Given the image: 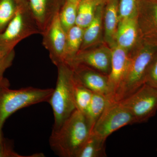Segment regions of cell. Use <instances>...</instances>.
Wrapping results in <instances>:
<instances>
[{
  "instance_id": "1",
  "label": "cell",
  "mask_w": 157,
  "mask_h": 157,
  "mask_svg": "<svg viewBox=\"0 0 157 157\" xmlns=\"http://www.w3.org/2000/svg\"><path fill=\"white\" fill-rule=\"evenodd\" d=\"M92 130L85 114L76 109L59 129L52 130L49 145L61 157H77Z\"/></svg>"
},
{
  "instance_id": "2",
  "label": "cell",
  "mask_w": 157,
  "mask_h": 157,
  "mask_svg": "<svg viewBox=\"0 0 157 157\" xmlns=\"http://www.w3.org/2000/svg\"><path fill=\"white\" fill-rule=\"evenodd\" d=\"M6 79L0 84V144L3 137L2 129L6 120L17 110L42 102H48L53 88L33 87L17 90L10 89Z\"/></svg>"
},
{
  "instance_id": "3",
  "label": "cell",
  "mask_w": 157,
  "mask_h": 157,
  "mask_svg": "<svg viewBox=\"0 0 157 157\" xmlns=\"http://www.w3.org/2000/svg\"><path fill=\"white\" fill-rule=\"evenodd\" d=\"M56 86L48 103L54 114L52 130L59 129L76 110L75 89L76 80L71 67L66 63L58 66Z\"/></svg>"
},
{
  "instance_id": "4",
  "label": "cell",
  "mask_w": 157,
  "mask_h": 157,
  "mask_svg": "<svg viewBox=\"0 0 157 157\" xmlns=\"http://www.w3.org/2000/svg\"><path fill=\"white\" fill-rule=\"evenodd\" d=\"M135 51L130 54L126 73L117 102L126 98L145 82L147 72L157 53V46L141 40Z\"/></svg>"
},
{
  "instance_id": "5",
  "label": "cell",
  "mask_w": 157,
  "mask_h": 157,
  "mask_svg": "<svg viewBox=\"0 0 157 157\" xmlns=\"http://www.w3.org/2000/svg\"><path fill=\"white\" fill-rule=\"evenodd\" d=\"M15 15L5 29L0 33V52L8 53L23 39L36 34H42L29 8L22 0H17Z\"/></svg>"
},
{
  "instance_id": "6",
  "label": "cell",
  "mask_w": 157,
  "mask_h": 157,
  "mask_svg": "<svg viewBox=\"0 0 157 157\" xmlns=\"http://www.w3.org/2000/svg\"><path fill=\"white\" fill-rule=\"evenodd\" d=\"M118 102L131 113L135 124L146 122L157 112V89L144 83Z\"/></svg>"
},
{
  "instance_id": "7",
  "label": "cell",
  "mask_w": 157,
  "mask_h": 157,
  "mask_svg": "<svg viewBox=\"0 0 157 157\" xmlns=\"http://www.w3.org/2000/svg\"><path fill=\"white\" fill-rule=\"evenodd\" d=\"M135 124V120L131 113L119 102H107L91 133L107 139L108 136L118 129Z\"/></svg>"
},
{
  "instance_id": "8",
  "label": "cell",
  "mask_w": 157,
  "mask_h": 157,
  "mask_svg": "<svg viewBox=\"0 0 157 157\" xmlns=\"http://www.w3.org/2000/svg\"><path fill=\"white\" fill-rule=\"evenodd\" d=\"M57 11L47 27L42 33L43 44L48 50L52 62L56 67L65 63L67 33L60 20Z\"/></svg>"
},
{
  "instance_id": "9",
  "label": "cell",
  "mask_w": 157,
  "mask_h": 157,
  "mask_svg": "<svg viewBox=\"0 0 157 157\" xmlns=\"http://www.w3.org/2000/svg\"><path fill=\"white\" fill-rule=\"evenodd\" d=\"M111 65L108 75L109 103L116 102L128 63V51L115 44L111 47Z\"/></svg>"
},
{
  "instance_id": "10",
  "label": "cell",
  "mask_w": 157,
  "mask_h": 157,
  "mask_svg": "<svg viewBox=\"0 0 157 157\" xmlns=\"http://www.w3.org/2000/svg\"><path fill=\"white\" fill-rule=\"evenodd\" d=\"M137 21L140 39L157 46V0H142Z\"/></svg>"
},
{
  "instance_id": "11",
  "label": "cell",
  "mask_w": 157,
  "mask_h": 157,
  "mask_svg": "<svg viewBox=\"0 0 157 157\" xmlns=\"http://www.w3.org/2000/svg\"><path fill=\"white\" fill-rule=\"evenodd\" d=\"M77 81L93 93L108 97V75L84 65H69Z\"/></svg>"
},
{
  "instance_id": "12",
  "label": "cell",
  "mask_w": 157,
  "mask_h": 157,
  "mask_svg": "<svg viewBox=\"0 0 157 157\" xmlns=\"http://www.w3.org/2000/svg\"><path fill=\"white\" fill-rule=\"evenodd\" d=\"M67 64L85 65L108 75L111 69V49L104 47L92 50L79 51Z\"/></svg>"
},
{
  "instance_id": "13",
  "label": "cell",
  "mask_w": 157,
  "mask_h": 157,
  "mask_svg": "<svg viewBox=\"0 0 157 157\" xmlns=\"http://www.w3.org/2000/svg\"><path fill=\"white\" fill-rule=\"evenodd\" d=\"M140 38L137 16L119 21L115 36L116 45L128 51L136 45Z\"/></svg>"
},
{
  "instance_id": "14",
  "label": "cell",
  "mask_w": 157,
  "mask_h": 157,
  "mask_svg": "<svg viewBox=\"0 0 157 157\" xmlns=\"http://www.w3.org/2000/svg\"><path fill=\"white\" fill-rule=\"evenodd\" d=\"M119 0H104L103 17L105 40L110 47L115 44V36L119 21Z\"/></svg>"
},
{
  "instance_id": "15",
  "label": "cell",
  "mask_w": 157,
  "mask_h": 157,
  "mask_svg": "<svg viewBox=\"0 0 157 157\" xmlns=\"http://www.w3.org/2000/svg\"><path fill=\"white\" fill-rule=\"evenodd\" d=\"M104 5V0H103L97 8L92 21L84 29L83 41L79 51L86 50L99 39L102 29Z\"/></svg>"
},
{
  "instance_id": "16",
  "label": "cell",
  "mask_w": 157,
  "mask_h": 157,
  "mask_svg": "<svg viewBox=\"0 0 157 157\" xmlns=\"http://www.w3.org/2000/svg\"><path fill=\"white\" fill-rule=\"evenodd\" d=\"M29 8L42 34L59 10L54 11L50 9L48 0H29Z\"/></svg>"
},
{
  "instance_id": "17",
  "label": "cell",
  "mask_w": 157,
  "mask_h": 157,
  "mask_svg": "<svg viewBox=\"0 0 157 157\" xmlns=\"http://www.w3.org/2000/svg\"><path fill=\"white\" fill-rule=\"evenodd\" d=\"M84 32V29L75 25L67 32L65 49L66 63L71 61L80 50L83 41Z\"/></svg>"
},
{
  "instance_id": "18",
  "label": "cell",
  "mask_w": 157,
  "mask_h": 157,
  "mask_svg": "<svg viewBox=\"0 0 157 157\" xmlns=\"http://www.w3.org/2000/svg\"><path fill=\"white\" fill-rule=\"evenodd\" d=\"M106 140V139L91 133L77 157H107L105 147Z\"/></svg>"
},
{
  "instance_id": "19",
  "label": "cell",
  "mask_w": 157,
  "mask_h": 157,
  "mask_svg": "<svg viewBox=\"0 0 157 157\" xmlns=\"http://www.w3.org/2000/svg\"><path fill=\"white\" fill-rule=\"evenodd\" d=\"M103 0H81L78 4L76 25L86 28L92 22L96 10Z\"/></svg>"
},
{
  "instance_id": "20",
  "label": "cell",
  "mask_w": 157,
  "mask_h": 157,
  "mask_svg": "<svg viewBox=\"0 0 157 157\" xmlns=\"http://www.w3.org/2000/svg\"><path fill=\"white\" fill-rule=\"evenodd\" d=\"M107 102V97L105 96L93 93L91 101L86 112L84 113L92 131L96 122L104 112Z\"/></svg>"
},
{
  "instance_id": "21",
  "label": "cell",
  "mask_w": 157,
  "mask_h": 157,
  "mask_svg": "<svg viewBox=\"0 0 157 157\" xmlns=\"http://www.w3.org/2000/svg\"><path fill=\"white\" fill-rule=\"evenodd\" d=\"M78 3L66 0L64 5L60 10V20L66 33L76 25Z\"/></svg>"
},
{
  "instance_id": "22",
  "label": "cell",
  "mask_w": 157,
  "mask_h": 157,
  "mask_svg": "<svg viewBox=\"0 0 157 157\" xmlns=\"http://www.w3.org/2000/svg\"><path fill=\"white\" fill-rule=\"evenodd\" d=\"M18 6L17 0H0V33L15 15Z\"/></svg>"
},
{
  "instance_id": "23",
  "label": "cell",
  "mask_w": 157,
  "mask_h": 157,
  "mask_svg": "<svg viewBox=\"0 0 157 157\" xmlns=\"http://www.w3.org/2000/svg\"><path fill=\"white\" fill-rule=\"evenodd\" d=\"M93 94L91 91L79 83L76 80L75 89L76 109L83 113H85L91 101Z\"/></svg>"
},
{
  "instance_id": "24",
  "label": "cell",
  "mask_w": 157,
  "mask_h": 157,
  "mask_svg": "<svg viewBox=\"0 0 157 157\" xmlns=\"http://www.w3.org/2000/svg\"><path fill=\"white\" fill-rule=\"evenodd\" d=\"M142 0H119V21L137 16V10Z\"/></svg>"
},
{
  "instance_id": "25",
  "label": "cell",
  "mask_w": 157,
  "mask_h": 157,
  "mask_svg": "<svg viewBox=\"0 0 157 157\" xmlns=\"http://www.w3.org/2000/svg\"><path fill=\"white\" fill-rule=\"evenodd\" d=\"M42 153L35 154L31 156H22L14 151L9 141L3 138L0 144V157H44Z\"/></svg>"
},
{
  "instance_id": "26",
  "label": "cell",
  "mask_w": 157,
  "mask_h": 157,
  "mask_svg": "<svg viewBox=\"0 0 157 157\" xmlns=\"http://www.w3.org/2000/svg\"><path fill=\"white\" fill-rule=\"evenodd\" d=\"M144 83L157 89V53L149 67Z\"/></svg>"
},
{
  "instance_id": "27",
  "label": "cell",
  "mask_w": 157,
  "mask_h": 157,
  "mask_svg": "<svg viewBox=\"0 0 157 157\" xmlns=\"http://www.w3.org/2000/svg\"><path fill=\"white\" fill-rule=\"evenodd\" d=\"M15 56V52L13 50L8 53L0 52V78L6 70L12 65Z\"/></svg>"
},
{
  "instance_id": "28",
  "label": "cell",
  "mask_w": 157,
  "mask_h": 157,
  "mask_svg": "<svg viewBox=\"0 0 157 157\" xmlns=\"http://www.w3.org/2000/svg\"><path fill=\"white\" fill-rule=\"evenodd\" d=\"M6 79H7V78H4V77H2V78H0V84L2 83V82H4Z\"/></svg>"
},
{
  "instance_id": "29",
  "label": "cell",
  "mask_w": 157,
  "mask_h": 157,
  "mask_svg": "<svg viewBox=\"0 0 157 157\" xmlns=\"http://www.w3.org/2000/svg\"><path fill=\"white\" fill-rule=\"evenodd\" d=\"M67 1H71V2H75L79 3L81 0H67Z\"/></svg>"
},
{
  "instance_id": "30",
  "label": "cell",
  "mask_w": 157,
  "mask_h": 157,
  "mask_svg": "<svg viewBox=\"0 0 157 157\" xmlns=\"http://www.w3.org/2000/svg\"></svg>"
}]
</instances>
